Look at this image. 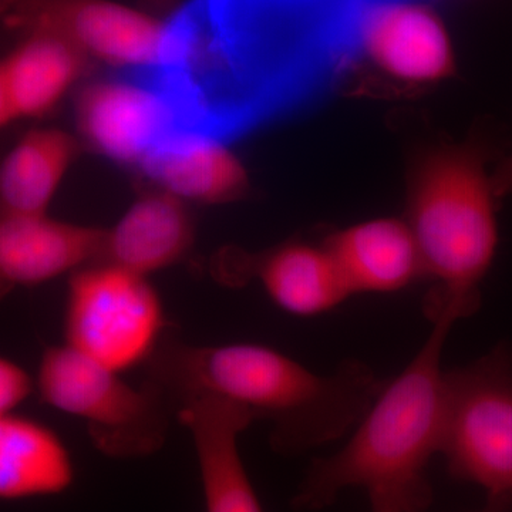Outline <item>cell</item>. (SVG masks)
<instances>
[{
    "mask_svg": "<svg viewBox=\"0 0 512 512\" xmlns=\"http://www.w3.org/2000/svg\"><path fill=\"white\" fill-rule=\"evenodd\" d=\"M210 269L229 288L258 281L276 306L302 318L332 311L350 296L323 241L289 239L256 252L225 247L212 256Z\"/></svg>",
    "mask_w": 512,
    "mask_h": 512,
    "instance_id": "obj_10",
    "label": "cell"
},
{
    "mask_svg": "<svg viewBox=\"0 0 512 512\" xmlns=\"http://www.w3.org/2000/svg\"><path fill=\"white\" fill-rule=\"evenodd\" d=\"M3 22L60 37L96 66L128 73L154 72L167 47V18L114 0H12Z\"/></svg>",
    "mask_w": 512,
    "mask_h": 512,
    "instance_id": "obj_8",
    "label": "cell"
},
{
    "mask_svg": "<svg viewBox=\"0 0 512 512\" xmlns=\"http://www.w3.org/2000/svg\"><path fill=\"white\" fill-rule=\"evenodd\" d=\"M35 390V380L25 367L0 356V416L16 412Z\"/></svg>",
    "mask_w": 512,
    "mask_h": 512,
    "instance_id": "obj_19",
    "label": "cell"
},
{
    "mask_svg": "<svg viewBox=\"0 0 512 512\" xmlns=\"http://www.w3.org/2000/svg\"><path fill=\"white\" fill-rule=\"evenodd\" d=\"M10 3H12V0H0V19L3 20L5 18L6 12L10 8Z\"/></svg>",
    "mask_w": 512,
    "mask_h": 512,
    "instance_id": "obj_25",
    "label": "cell"
},
{
    "mask_svg": "<svg viewBox=\"0 0 512 512\" xmlns=\"http://www.w3.org/2000/svg\"><path fill=\"white\" fill-rule=\"evenodd\" d=\"M94 67L79 50L45 32L22 33L18 45L0 59V79L13 119H43L70 90L92 79Z\"/></svg>",
    "mask_w": 512,
    "mask_h": 512,
    "instance_id": "obj_15",
    "label": "cell"
},
{
    "mask_svg": "<svg viewBox=\"0 0 512 512\" xmlns=\"http://www.w3.org/2000/svg\"><path fill=\"white\" fill-rule=\"evenodd\" d=\"M35 387L47 406L82 420L104 456H151L167 439L173 410L163 394L147 382L136 389L69 346L43 352Z\"/></svg>",
    "mask_w": 512,
    "mask_h": 512,
    "instance_id": "obj_4",
    "label": "cell"
},
{
    "mask_svg": "<svg viewBox=\"0 0 512 512\" xmlns=\"http://www.w3.org/2000/svg\"><path fill=\"white\" fill-rule=\"evenodd\" d=\"M323 242L350 296L402 291L424 276L412 232L399 218H375L350 225Z\"/></svg>",
    "mask_w": 512,
    "mask_h": 512,
    "instance_id": "obj_16",
    "label": "cell"
},
{
    "mask_svg": "<svg viewBox=\"0 0 512 512\" xmlns=\"http://www.w3.org/2000/svg\"><path fill=\"white\" fill-rule=\"evenodd\" d=\"M79 137L60 128H33L0 163V207L49 215L63 178L82 153Z\"/></svg>",
    "mask_w": 512,
    "mask_h": 512,
    "instance_id": "obj_18",
    "label": "cell"
},
{
    "mask_svg": "<svg viewBox=\"0 0 512 512\" xmlns=\"http://www.w3.org/2000/svg\"><path fill=\"white\" fill-rule=\"evenodd\" d=\"M136 173L146 187L185 204H232L251 192L247 168L227 140L181 124L158 141Z\"/></svg>",
    "mask_w": 512,
    "mask_h": 512,
    "instance_id": "obj_11",
    "label": "cell"
},
{
    "mask_svg": "<svg viewBox=\"0 0 512 512\" xmlns=\"http://www.w3.org/2000/svg\"><path fill=\"white\" fill-rule=\"evenodd\" d=\"M148 8L160 15L170 16L181 5V0H144Z\"/></svg>",
    "mask_w": 512,
    "mask_h": 512,
    "instance_id": "obj_22",
    "label": "cell"
},
{
    "mask_svg": "<svg viewBox=\"0 0 512 512\" xmlns=\"http://www.w3.org/2000/svg\"><path fill=\"white\" fill-rule=\"evenodd\" d=\"M480 141L424 148L410 165L406 221L424 276L436 286L424 308L430 318L461 319L480 308L485 276L498 245L497 197Z\"/></svg>",
    "mask_w": 512,
    "mask_h": 512,
    "instance_id": "obj_3",
    "label": "cell"
},
{
    "mask_svg": "<svg viewBox=\"0 0 512 512\" xmlns=\"http://www.w3.org/2000/svg\"><path fill=\"white\" fill-rule=\"evenodd\" d=\"M13 121H15V119H13L5 89H3L2 79H0V130L9 126Z\"/></svg>",
    "mask_w": 512,
    "mask_h": 512,
    "instance_id": "obj_23",
    "label": "cell"
},
{
    "mask_svg": "<svg viewBox=\"0 0 512 512\" xmlns=\"http://www.w3.org/2000/svg\"><path fill=\"white\" fill-rule=\"evenodd\" d=\"M63 330L64 345L121 375L146 366L171 329L148 276L94 262L69 275Z\"/></svg>",
    "mask_w": 512,
    "mask_h": 512,
    "instance_id": "obj_6",
    "label": "cell"
},
{
    "mask_svg": "<svg viewBox=\"0 0 512 512\" xmlns=\"http://www.w3.org/2000/svg\"><path fill=\"white\" fill-rule=\"evenodd\" d=\"M476 512H512V504L505 501L488 500L485 501L483 508Z\"/></svg>",
    "mask_w": 512,
    "mask_h": 512,
    "instance_id": "obj_24",
    "label": "cell"
},
{
    "mask_svg": "<svg viewBox=\"0 0 512 512\" xmlns=\"http://www.w3.org/2000/svg\"><path fill=\"white\" fill-rule=\"evenodd\" d=\"M90 79L74 94L83 148L136 171L161 138L180 126L164 90L144 74Z\"/></svg>",
    "mask_w": 512,
    "mask_h": 512,
    "instance_id": "obj_9",
    "label": "cell"
},
{
    "mask_svg": "<svg viewBox=\"0 0 512 512\" xmlns=\"http://www.w3.org/2000/svg\"><path fill=\"white\" fill-rule=\"evenodd\" d=\"M440 454L454 480L512 504V345L444 370Z\"/></svg>",
    "mask_w": 512,
    "mask_h": 512,
    "instance_id": "obj_5",
    "label": "cell"
},
{
    "mask_svg": "<svg viewBox=\"0 0 512 512\" xmlns=\"http://www.w3.org/2000/svg\"><path fill=\"white\" fill-rule=\"evenodd\" d=\"M107 229L25 215L0 207V302L101 262Z\"/></svg>",
    "mask_w": 512,
    "mask_h": 512,
    "instance_id": "obj_12",
    "label": "cell"
},
{
    "mask_svg": "<svg viewBox=\"0 0 512 512\" xmlns=\"http://www.w3.org/2000/svg\"><path fill=\"white\" fill-rule=\"evenodd\" d=\"M73 481L72 454L55 430L15 412L0 416V501L62 494Z\"/></svg>",
    "mask_w": 512,
    "mask_h": 512,
    "instance_id": "obj_17",
    "label": "cell"
},
{
    "mask_svg": "<svg viewBox=\"0 0 512 512\" xmlns=\"http://www.w3.org/2000/svg\"><path fill=\"white\" fill-rule=\"evenodd\" d=\"M195 244V222L184 201L143 185L137 200L107 229L101 262L148 276L185 261Z\"/></svg>",
    "mask_w": 512,
    "mask_h": 512,
    "instance_id": "obj_14",
    "label": "cell"
},
{
    "mask_svg": "<svg viewBox=\"0 0 512 512\" xmlns=\"http://www.w3.org/2000/svg\"><path fill=\"white\" fill-rule=\"evenodd\" d=\"M350 77L384 90H419L456 76L453 40L419 0H363L349 26Z\"/></svg>",
    "mask_w": 512,
    "mask_h": 512,
    "instance_id": "obj_7",
    "label": "cell"
},
{
    "mask_svg": "<svg viewBox=\"0 0 512 512\" xmlns=\"http://www.w3.org/2000/svg\"><path fill=\"white\" fill-rule=\"evenodd\" d=\"M491 181L498 201L512 194V153L491 173Z\"/></svg>",
    "mask_w": 512,
    "mask_h": 512,
    "instance_id": "obj_21",
    "label": "cell"
},
{
    "mask_svg": "<svg viewBox=\"0 0 512 512\" xmlns=\"http://www.w3.org/2000/svg\"><path fill=\"white\" fill-rule=\"evenodd\" d=\"M174 413L194 441L205 512H264L238 444L255 417L211 394L184 400Z\"/></svg>",
    "mask_w": 512,
    "mask_h": 512,
    "instance_id": "obj_13",
    "label": "cell"
},
{
    "mask_svg": "<svg viewBox=\"0 0 512 512\" xmlns=\"http://www.w3.org/2000/svg\"><path fill=\"white\" fill-rule=\"evenodd\" d=\"M369 498L372 512H413L406 498L393 491H372Z\"/></svg>",
    "mask_w": 512,
    "mask_h": 512,
    "instance_id": "obj_20",
    "label": "cell"
},
{
    "mask_svg": "<svg viewBox=\"0 0 512 512\" xmlns=\"http://www.w3.org/2000/svg\"><path fill=\"white\" fill-rule=\"evenodd\" d=\"M433 329L412 362L376 397L352 436L332 456L312 461L291 500L293 510L315 512L349 488L393 491L423 512L433 501L426 477L440 454L444 419V345L456 313L431 318Z\"/></svg>",
    "mask_w": 512,
    "mask_h": 512,
    "instance_id": "obj_2",
    "label": "cell"
},
{
    "mask_svg": "<svg viewBox=\"0 0 512 512\" xmlns=\"http://www.w3.org/2000/svg\"><path fill=\"white\" fill-rule=\"evenodd\" d=\"M146 382L171 410L211 394L248 410L272 426L271 447L301 456L355 429L384 383L365 363L346 360L318 375L292 357L256 343L197 346L168 332L146 365Z\"/></svg>",
    "mask_w": 512,
    "mask_h": 512,
    "instance_id": "obj_1",
    "label": "cell"
}]
</instances>
